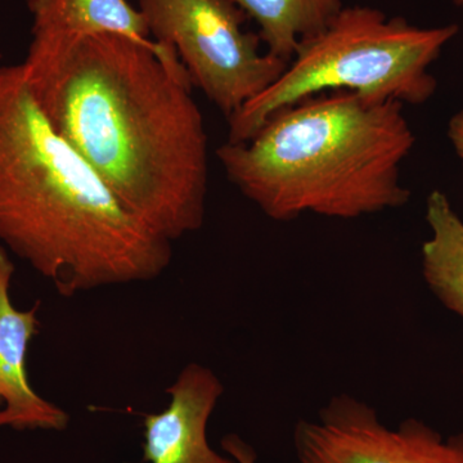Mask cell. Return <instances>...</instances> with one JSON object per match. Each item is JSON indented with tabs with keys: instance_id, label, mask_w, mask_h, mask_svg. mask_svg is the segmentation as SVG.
Instances as JSON below:
<instances>
[{
	"instance_id": "15",
	"label": "cell",
	"mask_w": 463,
	"mask_h": 463,
	"mask_svg": "<svg viewBox=\"0 0 463 463\" xmlns=\"http://www.w3.org/2000/svg\"><path fill=\"white\" fill-rule=\"evenodd\" d=\"M2 408H3V402L0 401V410H2Z\"/></svg>"
},
{
	"instance_id": "5",
	"label": "cell",
	"mask_w": 463,
	"mask_h": 463,
	"mask_svg": "<svg viewBox=\"0 0 463 463\" xmlns=\"http://www.w3.org/2000/svg\"><path fill=\"white\" fill-rule=\"evenodd\" d=\"M152 41L178 54L191 83L227 118L276 83L288 62L261 52L233 0H138Z\"/></svg>"
},
{
	"instance_id": "14",
	"label": "cell",
	"mask_w": 463,
	"mask_h": 463,
	"mask_svg": "<svg viewBox=\"0 0 463 463\" xmlns=\"http://www.w3.org/2000/svg\"><path fill=\"white\" fill-rule=\"evenodd\" d=\"M453 2H455V5H457V7L463 9V0H453Z\"/></svg>"
},
{
	"instance_id": "6",
	"label": "cell",
	"mask_w": 463,
	"mask_h": 463,
	"mask_svg": "<svg viewBox=\"0 0 463 463\" xmlns=\"http://www.w3.org/2000/svg\"><path fill=\"white\" fill-rule=\"evenodd\" d=\"M294 448V463H463V432L444 438L416 419L390 429L373 407L347 394L298 421Z\"/></svg>"
},
{
	"instance_id": "12",
	"label": "cell",
	"mask_w": 463,
	"mask_h": 463,
	"mask_svg": "<svg viewBox=\"0 0 463 463\" xmlns=\"http://www.w3.org/2000/svg\"><path fill=\"white\" fill-rule=\"evenodd\" d=\"M222 448L239 463H257L252 448L237 435L230 434L222 440Z\"/></svg>"
},
{
	"instance_id": "11",
	"label": "cell",
	"mask_w": 463,
	"mask_h": 463,
	"mask_svg": "<svg viewBox=\"0 0 463 463\" xmlns=\"http://www.w3.org/2000/svg\"><path fill=\"white\" fill-rule=\"evenodd\" d=\"M259 26L268 53L289 62L304 39L322 32L343 0H233Z\"/></svg>"
},
{
	"instance_id": "1",
	"label": "cell",
	"mask_w": 463,
	"mask_h": 463,
	"mask_svg": "<svg viewBox=\"0 0 463 463\" xmlns=\"http://www.w3.org/2000/svg\"><path fill=\"white\" fill-rule=\"evenodd\" d=\"M21 63L52 127L139 221L170 242L205 221L209 139L172 47L32 30Z\"/></svg>"
},
{
	"instance_id": "10",
	"label": "cell",
	"mask_w": 463,
	"mask_h": 463,
	"mask_svg": "<svg viewBox=\"0 0 463 463\" xmlns=\"http://www.w3.org/2000/svg\"><path fill=\"white\" fill-rule=\"evenodd\" d=\"M430 239L421 249L423 279L450 312L463 318V221L444 192L426 201Z\"/></svg>"
},
{
	"instance_id": "3",
	"label": "cell",
	"mask_w": 463,
	"mask_h": 463,
	"mask_svg": "<svg viewBox=\"0 0 463 463\" xmlns=\"http://www.w3.org/2000/svg\"><path fill=\"white\" fill-rule=\"evenodd\" d=\"M403 106L354 91L274 112L248 142L216 151L225 175L268 218L356 219L410 201L401 165L416 145Z\"/></svg>"
},
{
	"instance_id": "7",
	"label": "cell",
	"mask_w": 463,
	"mask_h": 463,
	"mask_svg": "<svg viewBox=\"0 0 463 463\" xmlns=\"http://www.w3.org/2000/svg\"><path fill=\"white\" fill-rule=\"evenodd\" d=\"M170 403L146 414L143 461L148 463H234L207 440V423L224 392L210 368L190 364L166 389Z\"/></svg>"
},
{
	"instance_id": "4",
	"label": "cell",
	"mask_w": 463,
	"mask_h": 463,
	"mask_svg": "<svg viewBox=\"0 0 463 463\" xmlns=\"http://www.w3.org/2000/svg\"><path fill=\"white\" fill-rule=\"evenodd\" d=\"M458 30L414 26L368 5H344L322 32L298 44L276 83L228 118L227 142L250 141L274 112L327 91L423 105L438 88L429 69Z\"/></svg>"
},
{
	"instance_id": "13",
	"label": "cell",
	"mask_w": 463,
	"mask_h": 463,
	"mask_svg": "<svg viewBox=\"0 0 463 463\" xmlns=\"http://www.w3.org/2000/svg\"><path fill=\"white\" fill-rule=\"evenodd\" d=\"M448 139L455 149L457 157L461 161L463 169V109H459L450 118L447 130Z\"/></svg>"
},
{
	"instance_id": "8",
	"label": "cell",
	"mask_w": 463,
	"mask_h": 463,
	"mask_svg": "<svg viewBox=\"0 0 463 463\" xmlns=\"http://www.w3.org/2000/svg\"><path fill=\"white\" fill-rule=\"evenodd\" d=\"M14 273V261L0 245V429L62 431L69 426V414L42 398L27 377L26 355L39 332L41 303L29 310L14 307L9 294Z\"/></svg>"
},
{
	"instance_id": "2",
	"label": "cell",
	"mask_w": 463,
	"mask_h": 463,
	"mask_svg": "<svg viewBox=\"0 0 463 463\" xmlns=\"http://www.w3.org/2000/svg\"><path fill=\"white\" fill-rule=\"evenodd\" d=\"M0 245L75 297L156 279L172 242L118 201L54 130L20 65L0 67Z\"/></svg>"
},
{
	"instance_id": "9",
	"label": "cell",
	"mask_w": 463,
	"mask_h": 463,
	"mask_svg": "<svg viewBox=\"0 0 463 463\" xmlns=\"http://www.w3.org/2000/svg\"><path fill=\"white\" fill-rule=\"evenodd\" d=\"M32 30L78 38L114 33L152 45L146 18L128 0H27Z\"/></svg>"
}]
</instances>
